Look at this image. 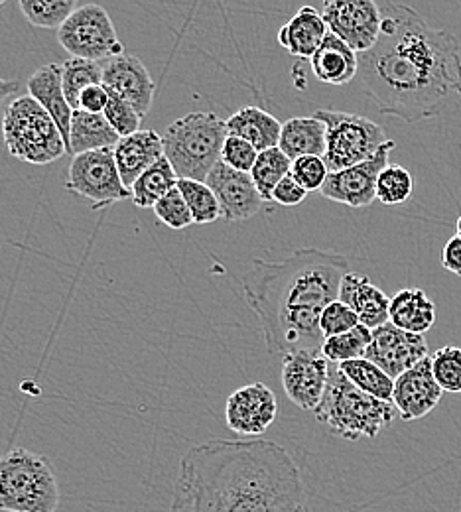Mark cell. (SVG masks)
<instances>
[{
    "label": "cell",
    "mask_w": 461,
    "mask_h": 512,
    "mask_svg": "<svg viewBox=\"0 0 461 512\" xmlns=\"http://www.w3.org/2000/svg\"><path fill=\"white\" fill-rule=\"evenodd\" d=\"M379 42L359 56V77L383 115L418 123L436 117L461 89L456 36L434 30L410 6L383 2Z\"/></svg>",
    "instance_id": "cell-1"
},
{
    "label": "cell",
    "mask_w": 461,
    "mask_h": 512,
    "mask_svg": "<svg viewBox=\"0 0 461 512\" xmlns=\"http://www.w3.org/2000/svg\"><path fill=\"white\" fill-rule=\"evenodd\" d=\"M170 512H308V497L276 442L209 440L182 457Z\"/></svg>",
    "instance_id": "cell-2"
},
{
    "label": "cell",
    "mask_w": 461,
    "mask_h": 512,
    "mask_svg": "<svg viewBox=\"0 0 461 512\" xmlns=\"http://www.w3.org/2000/svg\"><path fill=\"white\" fill-rule=\"evenodd\" d=\"M347 268L345 256L320 249H300L276 262L253 260L243 276V290L261 323L268 353H322L326 339L320 318L339 300Z\"/></svg>",
    "instance_id": "cell-3"
},
{
    "label": "cell",
    "mask_w": 461,
    "mask_h": 512,
    "mask_svg": "<svg viewBox=\"0 0 461 512\" xmlns=\"http://www.w3.org/2000/svg\"><path fill=\"white\" fill-rule=\"evenodd\" d=\"M314 414L333 436L357 442L363 438L375 440L383 428L393 424L398 412L393 402L359 390L345 379L337 365H331L330 383Z\"/></svg>",
    "instance_id": "cell-4"
},
{
    "label": "cell",
    "mask_w": 461,
    "mask_h": 512,
    "mask_svg": "<svg viewBox=\"0 0 461 512\" xmlns=\"http://www.w3.org/2000/svg\"><path fill=\"white\" fill-rule=\"evenodd\" d=\"M227 123L209 111H194L174 121L164 138V158L172 164L178 180L205 182L227 140Z\"/></svg>",
    "instance_id": "cell-5"
},
{
    "label": "cell",
    "mask_w": 461,
    "mask_h": 512,
    "mask_svg": "<svg viewBox=\"0 0 461 512\" xmlns=\"http://www.w3.org/2000/svg\"><path fill=\"white\" fill-rule=\"evenodd\" d=\"M60 487L52 461L30 449L0 457V511L58 512Z\"/></svg>",
    "instance_id": "cell-6"
},
{
    "label": "cell",
    "mask_w": 461,
    "mask_h": 512,
    "mask_svg": "<svg viewBox=\"0 0 461 512\" xmlns=\"http://www.w3.org/2000/svg\"><path fill=\"white\" fill-rule=\"evenodd\" d=\"M2 136L10 156L26 164L46 166L67 154L60 128L30 95L16 97L6 107Z\"/></svg>",
    "instance_id": "cell-7"
},
{
    "label": "cell",
    "mask_w": 461,
    "mask_h": 512,
    "mask_svg": "<svg viewBox=\"0 0 461 512\" xmlns=\"http://www.w3.org/2000/svg\"><path fill=\"white\" fill-rule=\"evenodd\" d=\"M314 117L326 125L328 132L324 160L330 174L369 160L389 142L383 127L367 117L330 109H318Z\"/></svg>",
    "instance_id": "cell-8"
},
{
    "label": "cell",
    "mask_w": 461,
    "mask_h": 512,
    "mask_svg": "<svg viewBox=\"0 0 461 512\" xmlns=\"http://www.w3.org/2000/svg\"><path fill=\"white\" fill-rule=\"evenodd\" d=\"M58 42L71 58L101 62L125 56V46L101 4L79 6L58 30Z\"/></svg>",
    "instance_id": "cell-9"
},
{
    "label": "cell",
    "mask_w": 461,
    "mask_h": 512,
    "mask_svg": "<svg viewBox=\"0 0 461 512\" xmlns=\"http://www.w3.org/2000/svg\"><path fill=\"white\" fill-rule=\"evenodd\" d=\"M66 188L91 201L93 207H105L131 197V190H127L121 180L113 148L73 156L67 170Z\"/></svg>",
    "instance_id": "cell-10"
},
{
    "label": "cell",
    "mask_w": 461,
    "mask_h": 512,
    "mask_svg": "<svg viewBox=\"0 0 461 512\" xmlns=\"http://www.w3.org/2000/svg\"><path fill=\"white\" fill-rule=\"evenodd\" d=\"M322 16L331 34L359 56L379 42L383 14L375 0H330L324 4Z\"/></svg>",
    "instance_id": "cell-11"
},
{
    "label": "cell",
    "mask_w": 461,
    "mask_h": 512,
    "mask_svg": "<svg viewBox=\"0 0 461 512\" xmlns=\"http://www.w3.org/2000/svg\"><path fill=\"white\" fill-rule=\"evenodd\" d=\"M331 363L322 353L298 351L282 359V386L294 406L314 412L330 383Z\"/></svg>",
    "instance_id": "cell-12"
},
{
    "label": "cell",
    "mask_w": 461,
    "mask_h": 512,
    "mask_svg": "<svg viewBox=\"0 0 461 512\" xmlns=\"http://www.w3.org/2000/svg\"><path fill=\"white\" fill-rule=\"evenodd\" d=\"M395 146V142L389 140L369 160L355 164L351 168L333 172L320 193L330 201L343 203L349 207L371 205L377 199L379 176L389 166V158H391V152L395 150Z\"/></svg>",
    "instance_id": "cell-13"
},
{
    "label": "cell",
    "mask_w": 461,
    "mask_h": 512,
    "mask_svg": "<svg viewBox=\"0 0 461 512\" xmlns=\"http://www.w3.org/2000/svg\"><path fill=\"white\" fill-rule=\"evenodd\" d=\"M365 359L381 367L391 379H398L420 361L428 359L424 335H414L395 327L391 321L373 329V339Z\"/></svg>",
    "instance_id": "cell-14"
},
{
    "label": "cell",
    "mask_w": 461,
    "mask_h": 512,
    "mask_svg": "<svg viewBox=\"0 0 461 512\" xmlns=\"http://www.w3.org/2000/svg\"><path fill=\"white\" fill-rule=\"evenodd\" d=\"M278 414L274 392L264 383L247 384L229 394L225 420L229 430L239 436H261Z\"/></svg>",
    "instance_id": "cell-15"
},
{
    "label": "cell",
    "mask_w": 461,
    "mask_h": 512,
    "mask_svg": "<svg viewBox=\"0 0 461 512\" xmlns=\"http://www.w3.org/2000/svg\"><path fill=\"white\" fill-rule=\"evenodd\" d=\"M205 184L215 193L221 207V217L227 223L247 221L255 217L263 207L264 199L251 174L237 172L223 162L215 164Z\"/></svg>",
    "instance_id": "cell-16"
},
{
    "label": "cell",
    "mask_w": 461,
    "mask_h": 512,
    "mask_svg": "<svg viewBox=\"0 0 461 512\" xmlns=\"http://www.w3.org/2000/svg\"><path fill=\"white\" fill-rule=\"evenodd\" d=\"M444 390L436 383L430 357L400 375L395 381L393 404L400 420L414 422L428 416L442 400Z\"/></svg>",
    "instance_id": "cell-17"
},
{
    "label": "cell",
    "mask_w": 461,
    "mask_h": 512,
    "mask_svg": "<svg viewBox=\"0 0 461 512\" xmlns=\"http://www.w3.org/2000/svg\"><path fill=\"white\" fill-rule=\"evenodd\" d=\"M103 87L132 105L142 119L148 115L156 93L152 75L134 56H121L103 65Z\"/></svg>",
    "instance_id": "cell-18"
},
{
    "label": "cell",
    "mask_w": 461,
    "mask_h": 512,
    "mask_svg": "<svg viewBox=\"0 0 461 512\" xmlns=\"http://www.w3.org/2000/svg\"><path fill=\"white\" fill-rule=\"evenodd\" d=\"M339 302L349 306L359 318V323L371 331L389 323L391 298L363 274L347 272L343 276Z\"/></svg>",
    "instance_id": "cell-19"
},
{
    "label": "cell",
    "mask_w": 461,
    "mask_h": 512,
    "mask_svg": "<svg viewBox=\"0 0 461 512\" xmlns=\"http://www.w3.org/2000/svg\"><path fill=\"white\" fill-rule=\"evenodd\" d=\"M115 162L121 174V180L127 190H131L134 182L160 158H164V138L156 130H138L131 136L119 140L113 148Z\"/></svg>",
    "instance_id": "cell-20"
},
{
    "label": "cell",
    "mask_w": 461,
    "mask_h": 512,
    "mask_svg": "<svg viewBox=\"0 0 461 512\" xmlns=\"http://www.w3.org/2000/svg\"><path fill=\"white\" fill-rule=\"evenodd\" d=\"M330 34L322 12L314 6H302L278 32V44L294 58L312 60Z\"/></svg>",
    "instance_id": "cell-21"
},
{
    "label": "cell",
    "mask_w": 461,
    "mask_h": 512,
    "mask_svg": "<svg viewBox=\"0 0 461 512\" xmlns=\"http://www.w3.org/2000/svg\"><path fill=\"white\" fill-rule=\"evenodd\" d=\"M28 93L34 97L46 113L54 119V123L60 128L64 144L69 140V128L73 109L67 103L62 83V67L58 64L40 65L28 79Z\"/></svg>",
    "instance_id": "cell-22"
},
{
    "label": "cell",
    "mask_w": 461,
    "mask_h": 512,
    "mask_svg": "<svg viewBox=\"0 0 461 512\" xmlns=\"http://www.w3.org/2000/svg\"><path fill=\"white\" fill-rule=\"evenodd\" d=\"M310 64L316 79L328 85H347L359 75V54L331 32Z\"/></svg>",
    "instance_id": "cell-23"
},
{
    "label": "cell",
    "mask_w": 461,
    "mask_h": 512,
    "mask_svg": "<svg viewBox=\"0 0 461 512\" xmlns=\"http://www.w3.org/2000/svg\"><path fill=\"white\" fill-rule=\"evenodd\" d=\"M389 321L402 331L424 335L436 323V304L422 288H404L391 298Z\"/></svg>",
    "instance_id": "cell-24"
},
{
    "label": "cell",
    "mask_w": 461,
    "mask_h": 512,
    "mask_svg": "<svg viewBox=\"0 0 461 512\" xmlns=\"http://www.w3.org/2000/svg\"><path fill=\"white\" fill-rule=\"evenodd\" d=\"M328 132L316 117H294L282 125L278 148L294 162L304 156H326Z\"/></svg>",
    "instance_id": "cell-25"
},
{
    "label": "cell",
    "mask_w": 461,
    "mask_h": 512,
    "mask_svg": "<svg viewBox=\"0 0 461 512\" xmlns=\"http://www.w3.org/2000/svg\"><path fill=\"white\" fill-rule=\"evenodd\" d=\"M121 136L109 125L105 115H91L85 111H73L69 140H67V154L79 156L85 152L115 148Z\"/></svg>",
    "instance_id": "cell-26"
},
{
    "label": "cell",
    "mask_w": 461,
    "mask_h": 512,
    "mask_svg": "<svg viewBox=\"0 0 461 512\" xmlns=\"http://www.w3.org/2000/svg\"><path fill=\"white\" fill-rule=\"evenodd\" d=\"M225 123L231 136H239L251 142L259 152L278 148L282 123L261 107H243L241 111L233 113Z\"/></svg>",
    "instance_id": "cell-27"
},
{
    "label": "cell",
    "mask_w": 461,
    "mask_h": 512,
    "mask_svg": "<svg viewBox=\"0 0 461 512\" xmlns=\"http://www.w3.org/2000/svg\"><path fill=\"white\" fill-rule=\"evenodd\" d=\"M178 186V176L166 158L150 166L131 188V199L140 209H154V205Z\"/></svg>",
    "instance_id": "cell-28"
},
{
    "label": "cell",
    "mask_w": 461,
    "mask_h": 512,
    "mask_svg": "<svg viewBox=\"0 0 461 512\" xmlns=\"http://www.w3.org/2000/svg\"><path fill=\"white\" fill-rule=\"evenodd\" d=\"M337 369L345 375V379L349 383L355 384L359 390H363L379 400L393 402L395 379H391L381 367H377L369 359L341 363V365H337Z\"/></svg>",
    "instance_id": "cell-29"
},
{
    "label": "cell",
    "mask_w": 461,
    "mask_h": 512,
    "mask_svg": "<svg viewBox=\"0 0 461 512\" xmlns=\"http://www.w3.org/2000/svg\"><path fill=\"white\" fill-rule=\"evenodd\" d=\"M290 168L292 160L280 148L259 152V158L251 170V178L264 201H272V192L286 176H290Z\"/></svg>",
    "instance_id": "cell-30"
},
{
    "label": "cell",
    "mask_w": 461,
    "mask_h": 512,
    "mask_svg": "<svg viewBox=\"0 0 461 512\" xmlns=\"http://www.w3.org/2000/svg\"><path fill=\"white\" fill-rule=\"evenodd\" d=\"M371 339H373V331L367 329L365 325H357L355 329H351L343 335H335V337L326 339L322 345V355L330 361L331 365L365 359Z\"/></svg>",
    "instance_id": "cell-31"
},
{
    "label": "cell",
    "mask_w": 461,
    "mask_h": 512,
    "mask_svg": "<svg viewBox=\"0 0 461 512\" xmlns=\"http://www.w3.org/2000/svg\"><path fill=\"white\" fill-rule=\"evenodd\" d=\"M18 6L32 26L48 30H60L79 8L75 0H20Z\"/></svg>",
    "instance_id": "cell-32"
},
{
    "label": "cell",
    "mask_w": 461,
    "mask_h": 512,
    "mask_svg": "<svg viewBox=\"0 0 461 512\" xmlns=\"http://www.w3.org/2000/svg\"><path fill=\"white\" fill-rule=\"evenodd\" d=\"M62 83L67 103L75 111L79 97L87 87L103 85V65L79 58H69L66 64L62 65Z\"/></svg>",
    "instance_id": "cell-33"
},
{
    "label": "cell",
    "mask_w": 461,
    "mask_h": 512,
    "mask_svg": "<svg viewBox=\"0 0 461 512\" xmlns=\"http://www.w3.org/2000/svg\"><path fill=\"white\" fill-rule=\"evenodd\" d=\"M178 190L182 193L194 223L209 225L221 217V207L213 190L205 182L178 180Z\"/></svg>",
    "instance_id": "cell-34"
},
{
    "label": "cell",
    "mask_w": 461,
    "mask_h": 512,
    "mask_svg": "<svg viewBox=\"0 0 461 512\" xmlns=\"http://www.w3.org/2000/svg\"><path fill=\"white\" fill-rule=\"evenodd\" d=\"M414 192V178L412 174L398 166V164H389L377 182V199L383 205L395 207V205H402L410 199V195Z\"/></svg>",
    "instance_id": "cell-35"
},
{
    "label": "cell",
    "mask_w": 461,
    "mask_h": 512,
    "mask_svg": "<svg viewBox=\"0 0 461 512\" xmlns=\"http://www.w3.org/2000/svg\"><path fill=\"white\" fill-rule=\"evenodd\" d=\"M432 373L444 392L461 394V347H440L432 357Z\"/></svg>",
    "instance_id": "cell-36"
},
{
    "label": "cell",
    "mask_w": 461,
    "mask_h": 512,
    "mask_svg": "<svg viewBox=\"0 0 461 512\" xmlns=\"http://www.w3.org/2000/svg\"><path fill=\"white\" fill-rule=\"evenodd\" d=\"M290 176L306 192H322V188L330 178V168L322 156H304L292 162Z\"/></svg>",
    "instance_id": "cell-37"
},
{
    "label": "cell",
    "mask_w": 461,
    "mask_h": 512,
    "mask_svg": "<svg viewBox=\"0 0 461 512\" xmlns=\"http://www.w3.org/2000/svg\"><path fill=\"white\" fill-rule=\"evenodd\" d=\"M154 215L160 219L162 225H166L174 231H182L194 223V217H192L182 193L178 190V186L154 205Z\"/></svg>",
    "instance_id": "cell-38"
},
{
    "label": "cell",
    "mask_w": 461,
    "mask_h": 512,
    "mask_svg": "<svg viewBox=\"0 0 461 512\" xmlns=\"http://www.w3.org/2000/svg\"><path fill=\"white\" fill-rule=\"evenodd\" d=\"M257 158H259V150L251 142H247L239 136H231V134L227 136L223 150H221V162L225 166H229L237 172L251 174Z\"/></svg>",
    "instance_id": "cell-39"
},
{
    "label": "cell",
    "mask_w": 461,
    "mask_h": 512,
    "mask_svg": "<svg viewBox=\"0 0 461 512\" xmlns=\"http://www.w3.org/2000/svg\"><path fill=\"white\" fill-rule=\"evenodd\" d=\"M111 95V93H109ZM105 119L109 121V125L113 127V130L125 138V136H131L134 132L142 130L140 123H142V117L134 111V107L129 105L127 101H123L121 97L117 95H111L109 99V105L105 109Z\"/></svg>",
    "instance_id": "cell-40"
},
{
    "label": "cell",
    "mask_w": 461,
    "mask_h": 512,
    "mask_svg": "<svg viewBox=\"0 0 461 512\" xmlns=\"http://www.w3.org/2000/svg\"><path fill=\"white\" fill-rule=\"evenodd\" d=\"M357 325H361V323H359V318L355 316V312L339 300L331 302L330 306L324 310L322 318H320V329H322L324 339H330L335 335H343V333L355 329Z\"/></svg>",
    "instance_id": "cell-41"
},
{
    "label": "cell",
    "mask_w": 461,
    "mask_h": 512,
    "mask_svg": "<svg viewBox=\"0 0 461 512\" xmlns=\"http://www.w3.org/2000/svg\"><path fill=\"white\" fill-rule=\"evenodd\" d=\"M109 99H111V95L103 85L87 87L81 93L75 111H85V113H91V115H103L107 105H109Z\"/></svg>",
    "instance_id": "cell-42"
},
{
    "label": "cell",
    "mask_w": 461,
    "mask_h": 512,
    "mask_svg": "<svg viewBox=\"0 0 461 512\" xmlns=\"http://www.w3.org/2000/svg\"><path fill=\"white\" fill-rule=\"evenodd\" d=\"M306 195L308 192L292 176H286L272 192V201H276L278 205H284V207H296L306 199Z\"/></svg>",
    "instance_id": "cell-43"
},
{
    "label": "cell",
    "mask_w": 461,
    "mask_h": 512,
    "mask_svg": "<svg viewBox=\"0 0 461 512\" xmlns=\"http://www.w3.org/2000/svg\"><path fill=\"white\" fill-rule=\"evenodd\" d=\"M442 264L448 272L461 276V239L456 235L444 245L442 253Z\"/></svg>",
    "instance_id": "cell-44"
},
{
    "label": "cell",
    "mask_w": 461,
    "mask_h": 512,
    "mask_svg": "<svg viewBox=\"0 0 461 512\" xmlns=\"http://www.w3.org/2000/svg\"><path fill=\"white\" fill-rule=\"evenodd\" d=\"M0 6H2V0H0ZM18 91H20V83L18 81H8V79L0 77V105L4 103V99H8L10 95H14Z\"/></svg>",
    "instance_id": "cell-45"
},
{
    "label": "cell",
    "mask_w": 461,
    "mask_h": 512,
    "mask_svg": "<svg viewBox=\"0 0 461 512\" xmlns=\"http://www.w3.org/2000/svg\"><path fill=\"white\" fill-rule=\"evenodd\" d=\"M458 237L461 239V217L458 219Z\"/></svg>",
    "instance_id": "cell-46"
},
{
    "label": "cell",
    "mask_w": 461,
    "mask_h": 512,
    "mask_svg": "<svg viewBox=\"0 0 461 512\" xmlns=\"http://www.w3.org/2000/svg\"><path fill=\"white\" fill-rule=\"evenodd\" d=\"M460 95H461V89H460Z\"/></svg>",
    "instance_id": "cell-47"
},
{
    "label": "cell",
    "mask_w": 461,
    "mask_h": 512,
    "mask_svg": "<svg viewBox=\"0 0 461 512\" xmlns=\"http://www.w3.org/2000/svg\"><path fill=\"white\" fill-rule=\"evenodd\" d=\"M460 217H461V215H460Z\"/></svg>",
    "instance_id": "cell-48"
}]
</instances>
